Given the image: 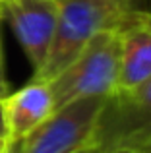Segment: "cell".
Returning <instances> with one entry per match:
<instances>
[{
    "mask_svg": "<svg viewBox=\"0 0 151 153\" xmlns=\"http://www.w3.org/2000/svg\"><path fill=\"white\" fill-rule=\"evenodd\" d=\"M91 149L151 153V79L107 95L95 122Z\"/></svg>",
    "mask_w": 151,
    "mask_h": 153,
    "instance_id": "1",
    "label": "cell"
},
{
    "mask_svg": "<svg viewBox=\"0 0 151 153\" xmlns=\"http://www.w3.org/2000/svg\"><path fill=\"white\" fill-rule=\"evenodd\" d=\"M118 64L120 43L116 29L97 33L70 66L47 82L54 99V111L78 99L110 95L116 89Z\"/></svg>",
    "mask_w": 151,
    "mask_h": 153,
    "instance_id": "2",
    "label": "cell"
},
{
    "mask_svg": "<svg viewBox=\"0 0 151 153\" xmlns=\"http://www.w3.org/2000/svg\"><path fill=\"white\" fill-rule=\"evenodd\" d=\"M122 16L101 0H58V18L47 58L35 82H50L78 58L87 43L105 29H114Z\"/></svg>",
    "mask_w": 151,
    "mask_h": 153,
    "instance_id": "3",
    "label": "cell"
},
{
    "mask_svg": "<svg viewBox=\"0 0 151 153\" xmlns=\"http://www.w3.org/2000/svg\"><path fill=\"white\" fill-rule=\"evenodd\" d=\"M103 103L105 97H85L56 108L25 138L10 143V153H79L91 149Z\"/></svg>",
    "mask_w": 151,
    "mask_h": 153,
    "instance_id": "4",
    "label": "cell"
},
{
    "mask_svg": "<svg viewBox=\"0 0 151 153\" xmlns=\"http://www.w3.org/2000/svg\"><path fill=\"white\" fill-rule=\"evenodd\" d=\"M0 16L12 27L33 72H37L54 35L58 0H0Z\"/></svg>",
    "mask_w": 151,
    "mask_h": 153,
    "instance_id": "5",
    "label": "cell"
},
{
    "mask_svg": "<svg viewBox=\"0 0 151 153\" xmlns=\"http://www.w3.org/2000/svg\"><path fill=\"white\" fill-rule=\"evenodd\" d=\"M114 29L120 43L116 89H132L151 79V10L122 16Z\"/></svg>",
    "mask_w": 151,
    "mask_h": 153,
    "instance_id": "6",
    "label": "cell"
},
{
    "mask_svg": "<svg viewBox=\"0 0 151 153\" xmlns=\"http://www.w3.org/2000/svg\"><path fill=\"white\" fill-rule=\"evenodd\" d=\"M2 111L10 143L25 138L54 112V99L49 83L31 79L25 87L2 99Z\"/></svg>",
    "mask_w": 151,
    "mask_h": 153,
    "instance_id": "7",
    "label": "cell"
},
{
    "mask_svg": "<svg viewBox=\"0 0 151 153\" xmlns=\"http://www.w3.org/2000/svg\"><path fill=\"white\" fill-rule=\"evenodd\" d=\"M101 2H105L109 8H113L118 16L149 10V0H101Z\"/></svg>",
    "mask_w": 151,
    "mask_h": 153,
    "instance_id": "8",
    "label": "cell"
},
{
    "mask_svg": "<svg viewBox=\"0 0 151 153\" xmlns=\"http://www.w3.org/2000/svg\"><path fill=\"white\" fill-rule=\"evenodd\" d=\"M10 93V83L6 78V66H4V49H2V16H0V99Z\"/></svg>",
    "mask_w": 151,
    "mask_h": 153,
    "instance_id": "9",
    "label": "cell"
},
{
    "mask_svg": "<svg viewBox=\"0 0 151 153\" xmlns=\"http://www.w3.org/2000/svg\"><path fill=\"white\" fill-rule=\"evenodd\" d=\"M0 149H10V136H8L6 120H4V111H2V99H0Z\"/></svg>",
    "mask_w": 151,
    "mask_h": 153,
    "instance_id": "10",
    "label": "cell"
},
{
    "mask_svg": "<svg viewBox=\"0 0 151 153\" xmlns=\"http://www.w3.org/2000/svg\"><path fill=\"white\" fill-rule=\"evenodd\" d=\"M93 153H97V151H93ZM107 153H130V151H107Z\"/></svg>",
    "mask_w": 151,
    "mask_h": 153,
    "instance_id": "11",
    "label": "cell"
},
{
    "mask_svg": "<svg viewBox=\"0 0 151 153\" xmlns=\"http://www.w3.org/2000/svg\"><path fill=\"white\" fill-rule=\"evenodd\" d=\"M79 153H93V149H83V151H79Z\"/></svg>",
    "mask_w": 151,
    "mask_h": 153,
    "instance_id": "12",
    "label": "cell"
},
{
    "mask_svg": "<svg viewBox=\"0 0 151 153\" xmlns=\"http://www.w3.org/2000/svg\"><path fill=\"white\" fill-rule=\"evenodd\" d=\"M0 153H10V149H0Z\"/></svg>",
    "mask_w": 151,
    "mask_h": 153,
    "instance_id": "13",
    "label": "cell"
}]
</instances>
